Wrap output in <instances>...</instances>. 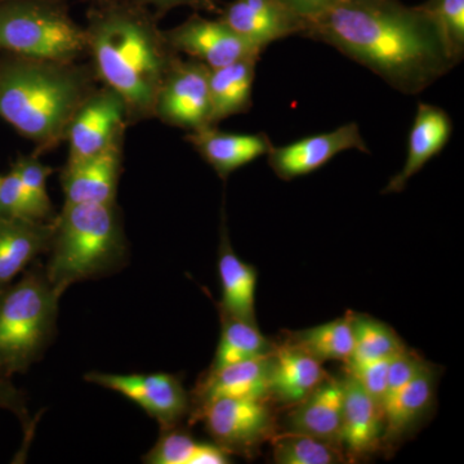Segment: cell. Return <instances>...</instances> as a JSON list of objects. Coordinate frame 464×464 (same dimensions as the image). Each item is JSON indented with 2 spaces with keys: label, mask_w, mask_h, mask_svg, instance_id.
Here are the masks:
<instances>
[{
  "label": "cell",
  "mask_w": 464,
  "mask_h": 464,
  "mask_svg": "<svg viewBox=\"0 0 464 464\" xmlns=\"http://www.w3.org/2000/svg\"><path fill=\"white\" fill-rule=\"evenodd\" d=\"M438 26L454 65L464 57V0H427L420 5Z\"/></svg>",
  "instance_id": "30"
},
{
  "label": "cell",
  "mask_w": 464,
  "mask_h": 464,
  "mask_svg": "<svg viewBox=\"0 0 464 464\" xmlns=\"http://www.w3.org/2000/svg\"><path fill=\"white\" fill-rule=\"evenodd\" d=\"M273 458L279 464H337L347 462L341 449L304 433L284 431L273 436Z\"/></svg>",
  "instance_id": "28"
},
{
  "label": "cell",
  "mask_w": 464,
  "mask_h": 464,
  "mask_svg": "<svg viewBox=\"0 0 464 464\" xmlns=\"http://www.w3.org/2000/svg\"><path fill=\"white\" fill-rule=\"evenodd\" d=\"M259 58L250 57L210 69V127L225 119L246 114L253 106V84Z\"/></svg>",
  "instance_id": "23"
},
{
  "label": "cell",
  "mask_w": 464,
  "mask_h": 464,
  "mask_svg": "<svg viewBox=\"0 0 464 464\" xmlns=\"http://www.w3.org/2000/svg\"><path fill=\"white\" fill-rule=\"evenodd\" d=\"M218 18L261 52L271 43L302 35L306 30V21L280 0H232L222 7Z\"/></svg>",
  "instance_id": "13"
},
{
  "label": "cell",
  "mask_w": 464,
  "mask_h": 464,
  "mask_svg": "<svg viewBox=\"0 0 464 464\" xmlns=\"http://www.w3.org/2000/svg\"><path fill=\"white\" fill-rule=\"evenodd\" d=\"M221 337L210 369L270 355L275 346L259 332L257 324L221 313Z\"/></svg>",
  "instance_id": "25"
},
{
  "label": "cell",
  "mask_w": 464,
  "mask_h": 464,
  "mask_svg": "<svg viewBox=\"0 0 464 464\" xmlns=\"http://www.w3.org/2000/svg\"><path fill=\"white\" fill-rule=\"evenodd\" d=\"M11 169L20 177L26 190L43 203L51 204L48 197L47 181L53 168L42 163L38 154L18 155L12 163Z\"/></svg>",
  "instance_id": "32"
},
{
  "label": "cell",
  "mask_w": 464,
  "mask_h": 464,
  "mask_svg": "<svg viewBox=\"0 0 464 464\" xmlns=\"http://www.w3.org/2000/svg\"><path fill=\"white\" fill-rule=\"evenodd\" d=\"M429 362H424L417 353H411L408 347L404 351L391 359L389 375H387V389L383 402L392 398L393 395L404 389L409 382L414 380L423 371ZM382 402V405H383Z\"/></svg>",
  "instance_id": "34"
},
{
  "label": "cell",
  "mask_w": 464,
  "mask_h": 464,
  "mask_svg": "<svg viewBox=\"0 0 464 464\" xmlns=\"http://www.w3.org/2000/svg\"><path fill=\"white\" fill-rule=\"evenodd\" d=\"M176 53L188 54L209 69L230 65L244 58H259L262 52L237 35L224 21L195 14L181 25L164 32Z\"/></svg>",
  "instance_id": "11"
},
{
  "label": "cell",
  "mask_w": 464,
  "mask_h": 464,
  "mask_svg": "<svg viewBox=\"0 0 464 464\" xmlns=\"http://www.w3.org/2000/svg\"><path fill=\"white\" fill-rule=\"evenodd\" d=\"M97 79L127 106L128 124L154 118L155 102L177 56L158 17L137 0L91 5L84 26Z\"/></svg>",
  "instance_id": "2"
},
{
  "label": "cell",
  "mask_w": 464,
  "mask_h": 464,
  "mask_svg": "<svg viewBox=\"0 0 464 464\" xmlns=\"http://www.w3.org/2000/svg\"><path fill=\"white\" fill-rule=\"evenodd\" d=\"M209 72L200 61L177 54L159 90L154 118L188 132L210 127Z\"/></svg>",
  "instance_id": "8"
},
{
  "label": "cell",
  "mask_w": 464,
  "mask_h": 464,
  "mask_svg": "<svg viewBox=\"0 0 464 464\" xmlns=\"http://www.w3.org/2000/svg\"><path fill=\"white\" fill-rule=\"evenodd\" d=\"M54 234V218L34 221L0 217V290L48 252Z\"/></svg>",
  "instance_id": "20"
},
{
  "label": "cell",
  "mask_w": 464,
  "mask_h": 464,
  "mask_svg": "<svg viewBox=\"0 0 464 464\" xmlns=\"http://www.w3.org/2000/svg\"><path fill=\"white\" fill-rule=\"evenodd\" d=\"M222 221L218 253V275L222 286L221 313L256 323V288L257 270L237 257L228 239L227 227Z\"/></svg>",
  "instance_id": "24"
},
{
  "label": "cell",
  "mask_w": 464,
  "mask_h": 464,
  "mask_svg": "<svg viewBox=\"0 0 464 464\" xmlns=\"http://www.w3.org/2000/svg\"><path fill=\"white\" fill-rule=\"evenodd\" d=\"M93 67L0 52V119L35 143V154L56 149L85 100L97 90Z\"/></svg>",
  "instance_id": "3"
},
{
  "label": "cell",
  "mask_w": 464,
  "mask_h": 464,
  "mask_svg": "<svg viewBox=\"0 0 464 464\" xmlns=\"http://www.w3.org/2000/svg\"><path fill=\"white\" fill-rule=\"evenodd\" d=\"M67 0L0 2V52L35 60L79 61L87 54L84 26L70 16Z\"/></svg>",
  "instance_id": "6"
},
{
  "label": "cell",
  "mask_w": 464,
  "mask_h": 464,
  "mask_svg": "<svg viewBox=\"0 0 464 464\" xmlns=\"http://www.w3.org/2000/svg\"><path fill=\"white\" fill-rule=\"evenodd\" d=\"M391 359L353 362L347 365V374L360 384L382 406L387 389V375Z\"/></svg>",
  "instance_id": "33"
},
{
  "label": "cell",
  "mask_w": 464,
  "mask_h": 464,
  "mask_svg": "<svg viewBox=\"0 0 464 464\" xmlns=\"http://www.w3.org/2000/svg\"><path fill=\"white\" fill-rule=\"evenodd\" d=\"M453 132V121L444 109L430 103H418L411 133H409L408 154L401 170L396 173L383 194H396L404 190L411 177L444 150Z\"/></svg>",
  "instance_id": "18"
},
{
  "label": "cell",
  "mask_w": 464,
  "mask_h": 464,
  "mask_svg": "<svg viewBox=\"0 0 464 464\" xmlns=\"http://www.w3.org/2000/svg\"><path fill=\"white\" fill-rule=\"evenodd\" d=\"M273 353L257 359L209 369L194 391V398H191L190 417L201 406L215 399H252L267 401L270 399Z\"/></svg>",
  "instance_id": "15"
},
{
  "label": "cell",
  "mask_w": 464,
  "mask_h": 464,
  "mask_svg": "<svg viewBox=\"0 0 464 464\" xmlns=\"http://www.w3.org/2000/svg\"><path fill=\"white\" fill-rule=\"evenodd\" d=\"M280 2L302 20L306 21L307 25V23L322 16L341 0H280Z\"/></svg>",
  "instance_id": "37"
},
{
  "label": "cell",
  "mask_w": 464,
  "mask_h": 464,
  "mask_svg": "<svg viewBox=\"0 0 464 464\" xmlns=\"http://www.w3.org/2000/svg\"><path fill=\"white\" fill-rule=\"evenodd\" d=\"M0 290V375L25 373L53 337L60 295L41 268L32 267Z\"/></svg>",
  "instance_id": "5"
},
{
  "label": "cell",
  "mask_w": 464,
  "mask_h": 464,
  "mask_svg": "<svg viewBox=\"0 0 464 464\" xmlns=\"http://www.w3.org/2000/svg\"><path fill=\"white\" fill-rule=\"evenodd\" d=\"M52 204L34 198L14 170L0 176V217L51 221Z\"/></svg>",
  "instance_id": "29"
},
{
  "label": "cell",
  "mask_w": 464,
  "mask_h": 464,
  "mask_svg": "<svg viewBox=\"0 0 464 464\" xmlns=\"http://www.w3.org/2000/svg\"><path fill=\"white\" fill-rule=\"evenodd\" d=\"M0 411L14 414L18 422L23 424L26 440L33 438L35 423L27 409L25 396L12 383L11 378L3 375H0Z\"/></svg>",
  "instance_id": "35"
},
{
  "label": "cell",
  "mask_w": 464,
  "mask_h": 464,
  "mask_svg": "<svg viewBox=\"0 0 464 464\" xmlns=\"http://www.w3.org/2000/svg\"><path fill=\"white\" fill-rule=\"evenodd\" d=\"M436 373L427 365L413 381L382 405V447L396 445L417 429L435 402Z\"/></svg>",
  "instance_id": "22"
},
{
  "label": "cell",
  "mask_w": 464,
  "mask_h": 464,
  "mask_svg": "<svg viewBox=\"0 0 464 464\" xmlns=\"http://www.w3.org/2000/svg\"><path fill=\"white\" fill-rule=\"evenodd\" d=\"M91 5H101V3L115 2V0H87Z\"/></svg>",
  "instance_id": "39"
},
{
  "label": "cell",
  "mask_w": 464,
  "mask_h": 464,
  "mask_svg": "<svg viewBox=\"0 0 464 464\" xmlns=\"http://www.w3.org/2000/svg\"><path fill=\"white\" fill-rule=\"evenodd\" d=\"M191 417L203 420L216 444L228 454L252 456L266 439L274 436V415L266 400L215 399Z\"/></svg>",
  "instance_id": "7"
},
{
  "label": "cell",
  "mask_w": 464,
  "mask_h": 464,
  "mask_svg": "<svg viewBox=\"0 0 464 464\" xmlns=\"http://www.w3.org/2000/svg\"><path fill=\"white\" fill-rule=\"evenodd\" d=\"M302 35L331 45L408 96L456 66L432 18L400 0H341L307 23Z\"/></svg>",
  "instance_id": "1"
},
{
  "label": "cell",
  "mask_w": 464,
  "mask_h": 464,
  "mask_svg": "<svg viewBox=\"0 0 464 464\" xmlns=\"http://www.w3.org/2000/svg\"><path fill=\"white\" fill-rule=\"evenodd\" d=\"M128 125L123 99L106 85L97 88L78 110L67 130V163L100 154L118 140L124 139Z\"/></svg>",
  "instance_id": "10"
},
{
  "label": "cell",
  "mask_w": 464,
  "mask_h": 464,
  "mask_svg": "<svg viewBox=\"0 0 464 464\" xmlns=\"http://www.w3.org/2000/svg\"><path fill=\"white\" fill-rule=\"evenodd\" d=\"M84 380L121 393L154 418L161 430L179 426L191 413V395L181 380L168 373L111 374L92 372Z\"/></svg>",
  "instance_id": "9"
},
{
  "label": "cell",
  "mask_w": 464,
  "mask_h": 464,
  "mask_svg": "<svg viewBox=\"0 0 464 464\" xmlns=\"http://www.w3.org/2000/svg\"><path fill=\"white\" fill-rule=\"evenodd\" d=\"M342 406L341 444L347 459H362L382 448L383 413L382 406L344 375Z\"/></svg>",
  "instance_id": "16"
},
{
  "label": "cell",
  "mask_w": 464,
  "mask_h": 464,
  "mask_svg": "<svg viewBox=\"0 0 464 464\" xmlns=\"http://www.w3.org/2000/svg\"><path fill=\"white\" fill-rule=\"evenodd\" d=\"M160 438L151 450L143 457L149 464H191L199 442L179 426L161 430Z\"/></svg>",
  "instance_id": "31"
},
{
  "label": "cell",
  "mask_w": 464,
  "mask_h": 464,
  "mask_svg": "<svg viewBox=\"0 0 464 464\" xmlns=\"http://www.w3.org/2000/svg\"><path fill=\"white\" fill-rule=\"evenodd\" d=\"M123 140L94 157L66 163L61 173L65 204H115Z\"/></svg>",
  "instance_id": "14"
},
{
  "label": "cell",
  "mask_w": 464,
  "mask_h": 464,
  "mask_svg": "<svg viewBox=\"0 0 464 464\" xmlns=\"http://www.w3.org/2000/svg\"><path fill=\"white\" fill-rule=\"evenodd\" d=\"M0 2H3V0H0Z\"/></svg>",
  "instance_id": "40"
},
{
  "label": "cell",
  "mask_w": 464,
  "mask_h": 464,
  "mask_svg": "<svg viewBox=\"0 0 464 464\" xmlns=\"http://www.w3.org/2000/svg\"><path fill=\"white\" fill-rule=\"evenodd\" d=\"M293 406L286 417L285 431L313 436L343 451L341 444L343 381L326 377L307 398Z\"/></svg>",
  "instance_id": "19"
},
{
  "label": "cell",
  "mask_w": 464,
  "mask_h": 464,
  "mask_svg": "<svg viewBox=\"0 0 464 464\" xmlns=\"http://www.w3.org/2000/svg\"><path fill=\"white\" fill-rule=\"evenodd\" d=\"M288 342L306 351L320 362H347L353 351V316L347 314L340 319L292 333Z\"/></svg>",
  "instance_id": "26"
},
{
  "label": "cell",
  "mask_w": 464,
  "mask_h": 464,
  "mask_svg": "<svg viewBox=\"0 0 464 464\" xmlns=\"http://www.w3.org/2000/svg\"><path fill=\"white\" fill-rule=\"evenodd\" d=\"M186 141L197 150L204 160L215 169L219 179H227L231 173L267 157L273 149L270 137L259 133H230L217 127H206L186 134Z\"/></svg>",
  "instance_id": "17"
},
{
  "label": "cell",
  "mask_w": 464,
  "mask_h": 464,
  "mask_svg": "<svg viewBox=\"0 0 464 464\" xmlns=\"http://www.w3.org/2000/svg\"><path fill=\"white\" fill-rule=\"evenodd\" d=\"M127 241L115 204H65L54 217L45 275L63 295L72 284L94 279L123 264Z\"/></svg>",
  "instance_id": "4"
},
{
  "label": "cell",
  "mask_w": 464,
  "mask_h": 464,
  "mask_svg": "<svg viewBox=\"0 0 464 464\" xmlns=\"http://www.w3.org/2000/svg\"><path fill=\"white\" fill-rule=\"evenodd\" d=\"M231 463L230 454L216 444L199 442L191 464H227Z\"/></svg>",
  "instance_id": "38"
},
{
  "label": "cell",
  "mask_w": 464,
  "mask_h": 464,
  "mask_svg": "<svg viewBox=\"0 0 464 464\" xmlns=\"http://www.w3.org/2000/svg\"><path fill=\"white\" fill-rule=\"evenodd\" d=\"M326 377L323 362L302 348L289 342L275 346L271 357L270 398L280 404H298Z\"/></svg>",
  "instance_id": "21"
},
{
  "label": "cell",
  "mask_w": 464,
  "mask_h": 464,
  "mask_svg": "<svg viewBox=\"0 0 464 464\" xmlns=\"http://www.w3.org/2000/svg\"><path fill=\"white\" fill-rule=\"evenodd\" d=\"M143 7L151 11L155 16L161 17L174 8L188 7L195 12H209V14H221L219 0H137Z\"/></svg>",
  "instance_id": "36"
},
{
  "label": "cell",
  "mask_w": 464,
  "mask_h": 464,
  "mask_svg": "<svg viewBox=\"0 0 464 464\" xmlns=\"http://www.w3.org/2000/svg\"><path fill=\"white\" fill-rule=\"evenodd\" d=\"M347 150L369 152L357 123L341 125L331 132L314 134L285 146H277L267 154L268 166L283 181L298 179L320 169Z\"/></svg>",
  "instance_id": "12"
},
{
  "label": "cell",
  "mask_w": 464,
  "mask_h": 464,
  "mask_svg": "<svg viewBox=\"0 0 464 464\" xmlns=\"http://www.w3.org/2000/svg\"><path fill=\"white\" fill-rule=\"evenodd\" d=\"M353 316V351L346 364L392 359L404 351V342L387 324L368 315Z\"/></svg>",
  "instance_id": "27"
}]
</instances>
